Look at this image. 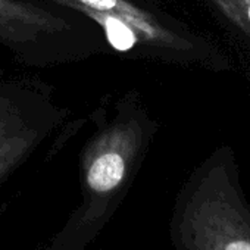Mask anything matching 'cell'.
<instances>
[{"mask_svg":"<svg viewBox=\"0 0 250 250\" xmlns=\"http://www.w3.org/2000/svg\"><path fill=\"white\" fill-rule=\"evenodd\" d=\"M34 143V133L25 130L0 142V180L5 178L25 159Z\"/></svg>","mask_w":250,"mask_h":250,"instance_id":"obj_5","label":"cell"},{"mask_svg":"<svg viewBox=\"0 0 250 250\" xmlns=\"http://www.w3.org/2000/svg\"><path fill=\"white\" fill-rule=\"evenodd\" d=\"M69 30L65 20L17 0H0V40L28 43Z\"/></svg>","mask_w":250,"mask_h":250,"instance_id":"obj_4","label":"cell"},{"mask_svg":"<svg viewBox=\"0 0 250 250\" xmlns=\"http://www.w3.org/2000/svg\"><path fill=\"white\" fill-rule=\"evenodd\" d=\"M25 130L18 107L6 97L0 96V142Z\"/></svg>","mask_w":250,"mask_h":250,"instance_id":"obj_7","label":"cell"},{"mask_svg":"<svg viewBox=\"0 0 250 250\" xmlns=\"http://www.w3.org/2000/svg\"><path fill=\"white\" fill-rule=\"evenodd\" d=\"M145 136L139 118H116L88 145L81 167L83 202L49 250H84L100 234L133 177Z\"/></svg>","mask_w":250,"mask_h":250,"instance_id":"obj_2","label":"cell"},{"mask_svg":"<svg viewBox=\"0 0 250 250\" xmlns=\"http://www.w3.org/2000/svg\"><path fill=\"white\" fill-rule=\"evenodd\" d=\"M216 12L250 42V0H208Z\"/></svg>","mask_w":250,"mask_h":250,"instance_id":"obj_6","label":"cell"},{"mask_svg":"<svg viewBox=\"0 0 250 250\" xmlns=\"http://www.w3.org/2000/svg\"><path fill=\"white\" fill-rule=\"evenodd\" d=\"M171 237L178 250H250V206L229 147L215 150L184 186Z\"/></svg>","mask_w":250,"mask_h":250,"instance_id":"obj_1","label":"cell"},{"mask_svg":"<svg viewBox=\"0 0 250 250\" xmlns=\"http://www.w3.org/2000/svg\"><path fill=\"white\" fill-rule=\"evenodd\" d=\"M99 22L113 18L127 27L139 43L183 61L200 63L213 71L229 69L227 56L208 40L162 22L156 15L136 6L130 0H55Z\"/></svg>","mask_w":250,"mask_h":250,"instance_id":"obj_3","label":"cell"}]
</instances>
